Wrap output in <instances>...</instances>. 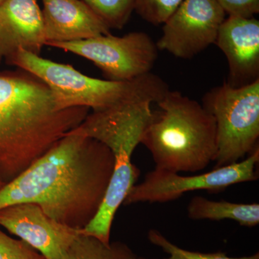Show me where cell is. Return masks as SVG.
I'll list each match as a JSON object with an SVG mask.
<instances>
[{"label": "cell", "instance_id": "obj_5", "mask_svg": "<svg viewBox=\"0 0 259 259\" xmlns=\"http://www.w3.org/2000/svg\"><path fill=\"white\" fill-rule=\"evenodd\" d=\"M5 61L44 81L59 110L83 107L99 111L140 100L157 104L170 90L164 80L151 72L128 81L95 79L71 65L48 60L23 49Z\"/></svg>", "mask_w": 259, "mask_h": 259}, {"label": "cell", "instance_id": "obj_7", "mask_svg": "<svg viewBox=\"0 0 259 259\" xmlns=\"http://www.w3.org/2000/svg\"><path fill=\"white\" fill-rule=\"evenodd\" d=\"M92 61L112 81H128L151 72L158 58L156 42L144 32H132L122 37L111 34L86 40L49 42Z\"/></svg>", "mask_w": 259, "mask_h": 259}, {"label": "cell", "instance_id": "obj_14", "mask_svg": "<svg viewBox=\"0 0 259 259\" xmlns=\"http://www.w3.org/2000/svg\"><path fill=\"white\" fill-rule=\"evenodd\" d=\"M187 215L193 221L231 220L241 226L252 228L259 224V204L214 201L196 196L187 206Z\"/></svg>", "mask_w": 259, "mask_h": 259}, {"label": "cell", "instance_id": "obj_19", "mask_svg": "<svg viewBox=\"0 0 259 259\" xmlns=\"http://www.w3.org/2000/svg\"><path fill=\"white\" fill-rule=\"evenodd\" d=\"M0 259H47L22 240L8 236L0 230Z\"/></svg>", "mask_w": 259, "mask_h": 259}, {"label": "cell", "instance_id": "obj_17", "mask_svg": "<svg viewBox=\"0 0 259 259\" xmlns=\"http://www.w3.org/2000/svg\"><path fill=\"white\" fill-rule=\"evenodd\" d=\"M148 241L153 245L161 248L165 253L168 255V257L159 259H259V253L248 256L230 257L223 252H215V253H202V252L192 251V250L184 249L178 245H175L166 237L156 229H151L148 233ZM139 259H158L146 258Z\"/></svg>", "mask_w": 259, "mask_h": 259}, {"label": "cell", "instance_id": "obj_9", "mask_svg": "<svg viewBox=\"0 0 259 259\" xmlns=\"http://www.w3.org/2000/svg\"><path fill=\"white\" fill-rule=\"evenodd\" d=\"M226 13L215 0H183L163 24L158 50L191 59L215 44Z\"/></svg>", "mask_w": 259, "mask_h": 259}, {"label": "cell", "instance_id": "obj_1", "mask_svg": "<svg viewBox=\"0 0 259 259\" xmlns=\"http://www.w3.org/2000/svg\"><path fill=\"white\" fill-rule=\"evenodd\" d=\"M115 158L110 148L68 133L14 180L0 189V209L36 204L65 226L83 230L95 218L110 185Z\"/></svg>", "mask_w": 259, "mask_h": 259}, {"label": "cell", "instance_id": "obj_2", "mask_svg": "<svg viewBox=\"0 0 259 259\" xmlns=\"http://www.w3.org/2000/svg\"><path fill=\"white\" fill-rule=\"evenodd\" d=\"M59 110L50 89L27 71L0 73V182L14 180L89 114Z\"/></svg>", "mask_w": 259, "mask_h": 259}, {"label": "cell", "instance_id": "obj_3", "mask_svg": "<svg viewBox=\"0 0 259 259\" xmlns=\"http://www.w3.org/2000/svg\"><path fill=\"white\" fill-rule=\"evenodd\" d=\"M157 105L159 110L153 112L141 139L155 168L195 173L215 161L217 126L202 105L171 90Z\"/></svg>", "mask_w": 259, "mask_h": 259}, {"label": "cell", "instance_id": "obj_18", "mask_svg": "<svg viewBox=\"0 0 259 259\" xmlns=\"http://www.w3.org/2000/svg\"><path fill=\"white\" fill-rule=\"evenodd\" d=\"M183 0H136L135 10L145 21L163 25Z\"/></svg>", "mask_w": 259, "mask_h": 259}, {"label": "cell", "instance_id": "obj_22", "mask_svg": "<svg viewBox=\"0 0 259 259\" xmlns=\"http://www.w3.org/2000/svg\"><path fill=\"white\" fill-rule=\"evenodd\" d=\"M5 1V0H0V5L3 4V3H4Z\"/></svg>", "mask_w": 259, "mask_h": 259}, {"label": "cell", "instance_id": "obj_10", "mask_svg": "<svg viewBox=\"0 0 259 259\" xmlns=\"http://www.w3.org/2000/svg\"><path fill=\"white\" fill-rule=\"evenodd\" d=\"M0 226L47 259H64L81 231L52 219L34 203L15 204L0 209Z\"/></svg>", "mask_w": 259, "mask_h": 259}, {"label": "cell", "instance_id": "obj_12", "mask_svg": "<svg viewBox=\"0 0 259 259\" xmlns=\"http://www.w3.org/2000/svg\"><path fill=\"white\" fill-rule=\"evenodd\" d=\"M46 42L37 0H5L0 5V64L19 49L39 55Z\"/></svg>", "mask_w": 259, "mask_h": 259}, {"label": "cell", "instance_id": "obj_11", "mask_svg": "<svg viewBox=\"0 0 259 259\" xmlns=\"http://www.w3.org/2000/svg\"><path fill=\"white\" fill-rule=\"evenodd\" d=\"M216 45L226 56L231 86H244L259 79V21L228 16L220 28Z\"/></svg>", "mask_w": 259, "mask_h": 259}, {"label": "cell", "instance_id": "obj_21", "mask_svg": "<svg viewBox=\"0 0 259 259\" xmlns=\"http://www.w3.org/2000/svg\"><path fill=\"white\" fill-rule=\"evenodd\" d=\"M3 185H5L4 184H3V182H0V189H1L2 187H3Z\"/></svg>", "mask_w": 259, "mask_h": 259}, {"label": "cell", "instance_id": "obj_16", "mask_svg": "<svg viewBox=\"0 0 259 259\" xmlns=\"http://www.w3.org/2000/svg\"><path fill=\"white\" fill-rule=\"evenodd\" d=\"M110 29H122L135 10L136 0H83Z\"/></svg>", "mask_w": 259, "mask_h": 259}, {"label": "cell", "instance_id": "obj_20", "mask_svg": "<svg viewBox=\"0 0 259 259\" xmlns=\"http://www.w3.org/2000/svg\"><path fill=\"white\" fill-rule=\"evenodd\" d=\"M226 15L241 18H254L259 13V0H215Z\"/></svg>", "mask_w": 259, "mask_h": 259}, {"label": "cell", "instance_id": "obj_6", "mask_svg": "<svg viewBox=\"0 0 259 259\" xmlns=\"http://www.w3.org/2000/svg\"><path fill=\"white\" fill-rule=\"evenodd\" d=\"M202 106L217 126L214 168L240 161L258 147L259 79L238 88L225 81L204 95Z\"/></svg>", "mask_w": 259, "mask_h": 259}, {"label": "cell", "instance_id": "obj_13", "mask_svg": "<svg viewBox=\"0 0 259 259\" xmlns=\"http://www.w3.org/2000/svg\"><path fill=\"white\" fill-rule=\"evenodd\" d=\"M47 42L86 40L110 34V29L83 0H42Z\"/></svg>", "mask_w": 259, "mask_h": 259}, {"label": "cell", "instance_id": "obj_4", "mask_svg": "<svg viewBox=\"0 0 259 259\" xmlns=\"http://www.w3.org/2000/svg\"><path fill=\"white\" fill-rule=\"evenodd\" d=\"M151 104L148 101L130 102L93 111L70 132L100 141L110 148L115 158L113 174L105 199L95 218L81 230L82 234L110 243L116 212L140 175L131 158L152 118Z\"/></svg>", "mask_w": 259, "mask_h": 259}, {"label": "cell", "instance_id": "obj_8", "mask_svg": "<svg viewBox=\"0 0 259 259\" xmlns=\"http://www.w3.org/2000/svg\"><path fill=\"white\" fill-rule=\"evenodd\" d=\"M259 147L245 160L194 176H182L176 172L155 168L144 181L130 190L123 204L149 202L163 203L180 198L186 192L197 190L220 192L236 184L257 180Z\"/></svg>", "mask_w": 259, "mask_h": 259}, {"label": "cell", "instance_id": "obj_15", "mask_svg": "<svg viewBox=\"0 0 259 259\" xmlns=\"http://www.w3.org/2000/svg\"><path fill=\"white\" fill-rule=\"evenodd\" d=\"M64 259H139L134 250L121 241L105 243L95 237L80 233L66 251Z\"/></svg>", "mask_w": 259, "mask_h": 259}]
</instances>
